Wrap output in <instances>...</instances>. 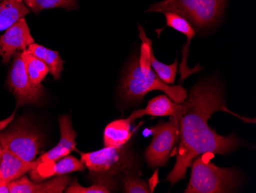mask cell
Returning a JSON list of instances; mask_svg holds the SVG:
<instances>
[{"mask_svg":"<svg viewBox=\"0 0 256 193\" xmlns=\"http://www.w3.org/2000/svg\"><path fill=\"white\" fill-rule=\"evenodd\" d=\"M182 111V104L175 103L166 95H160L150 99L146 108L134 111L128 118L133 122L135 119L144 116H150L154 118L164 116L176 117L181 116Z\"/></svg>","mask_w":256,"mask_h":193,"instance_id":"obj_13","label":"cell"},{"mask_svg":"<svg viewBox=\"0 0 256 193\" xmlns=\"http://www.w3.org/2000/svg\"><path fill=\"white\" fill-rule=\"evenodd\" d=\"M80 161L90 172L102 178H108L122 172L128 173L134 168L133 158L124 146L104 147L94 152H80Z\"/></svg>","mask_w":256,"mask_h":193,"instance_id":"obj_5","label":"cell"},{"mask_svg":"<svg viewBox=\"0 0 256 193\" xmlns=\"http://www.w3.org/2000/svg\"><path fill=\"white\" fill-rule=\"evenodd\" d=\"M2 152H4V149H2V146L0 145V162L2 160Z\"/></svg>","mask_w":256,"mask_h":193,"instance_id":"obj_25","label":"cell"},{"mask_svg":"<svg viewBox=\"0 0 256 193\" xmlns=\"http://www.w3.org/2000/svg\"><path fill=\"white\" fill-rule=\"evenodd\" d=\"M86 165L76 157L66 155L58 161L51 168V171L46 172L42 178H48L52 175H63L73 172H82L86 169Z\"/></svg>","mask_w":256,"mask_h":193,"instance_id":"obj_20","label":"cell"},{"mask_svg":"<svg viewBox=\"0 0 256 193\" xmlns=\"http://www.w3.org/2000/svg\"><path fill=\"white\" fill-rule=\"evenodd\" d=\"M0 193H10L8 184L4 183L2 181H0Z\"/></svg>","mask_w":256,"mask_h":193,"instance_id":"obj_24","label":"cell"},{"mask_svg":"<svg viewBox=\"0 0 256 193\" xmlns=\"http://www.w3.org/2000/svg\"><path fill=\"white\" fill-rule=\"evenodd\" d=\"M112 187L113 185L108 178H102L97 183L90 187H84L79 185L76 178L70 186L64 190L67 193H109L112 192Z\"/></svg>","mask_w":256,"mask_h":193,"instance_id":"obj_22","label":"cell"},{"mask_svg":"<svg viewBox=\"0 0 256 193\" xmlns=\"http://www.w3.org/2000/svg\"><path fill=\"white\" fill-rule=\"evenodd\" d=\"M28 14L30 9L23 0H4L0 3V32L6 31Z\"/></svg>","mask_w":256,"mask_h":193,"instance_id":"obj_16","label":"cell"},{"mask_svg":"<svg viewBox=\"0 0 256 193\" xmlns=\"http://www.w3.org/2000/svg\"><path fill=\"white\" fill-rule=\"evenodd\" d=\"M140 37L143 41L140 54L130 62L122 79L120 95L126 101H140L151 91L164 93L175 103L182 104L188 99V92L181 86L168 85L152 70L148 60V39L140 27Z\"/></svg>","mask_w":256,"mask_h":193,"instance_id":"obj_2","label":"cell"},{"mask_svg":"<svg viewBox=\"0 0 256 193\" xmlns=\"http://www.w3.org/2000/svg\"><path fill=\"white\" fill-rule=\"evenodd\" d=\"M58 122L61 132L60 142L53 149L43 154L37 159L38 165L47 166L50 164L54 163L76 149V138L77 133L72 126L70 116H61Z\"/></svg>","mask_w":256,"mask_h":193,"instance_id":"obj_10","label":"cell"},{"mask_svg":"<svg viewBox=\"0 0 256 193\" xmlns=\"http://www.w3.org/2000/svg\"><path fill=\"white\" fill-rule=\"evenodd\" d=\"M26 50L30 54L40 59L48 66L50 73L52 75L54 80L60 79L63 70L64 61L62 60L57 52L34 43L30 45Z\"/></svg>","mask_w":256,"mask_h":193,"instance_id":"obj_17","label":"cell"},{"mask_svg":"<svg viewBox=\"0 0 256 193\" xmlns=\"http://www.w3.org/2000/svg\"><path fill=\"white\" fill-rule=\"evenodd\" d=\"M148 60H149V63L152 70L164 83L168 85H174L178 70V59L171 65H166L165 63H161L155 58L151 40L148 39Z\"/></svg>","mask_w":256,"mask_h":193,"instance_id":"obj_18","label":"cell"},{"mask_svg":"<svg viewBox=\"0 0 256 193\" xmlns=\"http://www.w3.org/2000/svg\"><path fill=\"white\" fill-rule=\"evenodd\" d=\"M34 40L30 33L25 17L20 19L6 30L0 37V56L2 63L7 64L16 53L25 51Z\"/></svg>","mask_w":256,"mask_h":193,"instance_id":"obj_9","label":"cell"},{"mask_svg":"<svg viewBox=\"0 0 256 193\" xmlns=\"http://www.w3.org/2000/svg\"><path fill=\"white\" fill-rule=\"evenodd\" d=\"M124 192L150 193L153 188L144 180L140 179L135 175H126L123 178Z\"/></svg>","mask_w":256,"mask_h":193,"instance_id":"obj_23","label":"cell"},{"mask_svg":"<svg viewBox=\"0 0 256 193\" xmlns=\"http://www.w3.org/2000/svg\"><path fill=\"white\" fill-rule=\"evenodd\" d=\"M225 6L226 0H164L151 5L146 13H174L202 30L216 24Z\"/></svg>","mask_w":256,"mask_h":193,"instance_id":"obj_4","label":"cell"},{"mask_svg":"<svg viewBox=\"0 0 256 193\" xmlns=\"http://www.w3.org/2000/svg\"><path fill=\"white\" fill-rule=\"evenodd\" d=\"M38 165L37 160L26 162L14 154L4 150L2 160L0 162V181L8 184L21 178L26 172L36 168Z\"/></svg>","mask_w":256,"mask_h":193,"instance_id":"obj_14","label":"cell"},{"mask_svg":"<svg viewBox=\"0 0 256 193\" xmlns=\"http://www.w3.org/2000/svg\"><path fill=\"white\" fill-rule=\"evenodd\" d=\"M2 1H4V0H0V3L2 2Z\"/></svg>","mask_w":256,"mask_h":193,"instance_id":"obj_26","label":"cell"},{"mask_svg":"<svg viewBox=\"0 0 256 193\" xmlns=\"http://www.w3.org/2000/svg\"><path fill=\"white\" fill-rule=\"evenodd\" d=\"M69 183L70 178L64 175L42 183H34L23 176L10 182L8 187L10 193H62Z\"/></svg>","mask_w":256,"mask_h":193,"instance_id":"obj_12","label":"cell"},{"mask_svg":"<svg viewBox=\"0 0 256 193\" xmlns=\"http://www.w3.org/2000/svg\"><path fill=\"white\" fill-rule=\"evenodd\" d=\"M162 14L165 16V19H166V27H170L186 37V44L182 49V59L179 70L180 73V81L182 82L188 76L202 70V68L199 66H196L194 69H190L188 66V53H189L191 41L195 37L196 31L194 30V27L190 24L188 20L178 14L170 12L164 13Z\"/></svg>","mask_w":256,"mask_h":193,"instance_id":"obj_11","label":"cell"},{"mask_svg":"<svg viewBox=\"0 0 256 193\" xmlns=\"http://www.w3.org/2000/svg\"><path fill=\"white\" fill-rule=\"evenodd\" d=\"M180 116L171 117L168 122H160L150 128L153 138L145 150V160L151 168L168 164L171 151L180 139L179 122Z\"/></svg>","mask_w":256,"mask_h":193,"instance_id":"obj_6","label":"cell"},{"mask_svg":"<svg viewBox=\"0 0 256 193\" xmlns=\"http://www.w3.org/2000/svg\"><path fill=\"white\" fill-rule=\"evenodd\" d=\"M132 123L129 118L110 122L104 131V147L119 148L124 146L133 134L130 129Z\"/></svg>","mask_w":256,"mask_h":193,"instance_id":"obj_15","label":"cell"},{"mask_svg":"<svg viewBox=\"0 0 256 193\" xmlns=\"http://www.w3.org/2000/svg\"><path fill=\"white\" fill-rule=\"evenodd\" d=\"M0 145L4 150L26 162L34 161L42 146L40 135L23 125L0 132Z\"/></svg>","mask_w":256,"mask_h":193,"instance_id":"obj_7","label":"cell"},{"mask_svg":"<svg viewBox=\"0 0 256 193\" xmlns=\"http://www.w3.org/2000/svg\"><path fill=\"white\" fill-rule=\"evenodd\" d=\"M190 166V179L185 193L232 192L240 182L234 168L217 166L210 162L208 154L194 158Z\"/></svg>","mask_w":256,"mask_h":193,"instance_id":"obj_3","label":"cell"},{"mask_svg":"<svg viewBox=\"0 0 256 193\" xmlns=\"http://www.w3.org/2000/svg\"><path fill=\"white\" fill-rule=\"evenodd\" d=\"M23 2L36 14H40L42 10L47 9L74 10L78 7L77 0H23Z\"/></svg>","mask_w":256,"mask_h":193,"instance_id":"obj_21","label":"cell"},{"mask_svg":"<svg viewBox=\"0 0 256 193\" xmlns=\"http://www.w3.org/2000/svg\"><path fill=\"white\" fill-rule=\"evenodd\" d=\"M14 57V64L7 79V84L16 98L17 107L38 103L43 95V86L34 84L28 77L22 52L16 53Z\"/></svg>","mask_w":256,"mask_h":193,"instance_id":"obj_8","label":"cell"},{"mask_svg":"<svg viewBox=\"0 0 256 193\" xmlns=\"http://www.w3.org/2000/svg\"><path fill=\"white\" fill-rule=\"evenodd\" d=\"M182 105L179 144L174 155L176 156V163L166 178L172 185L184 178L188 168L197 156L204 154L228 155L240 145V140L235 135H220L210 127L208 121L214 112L222 111L245 122H256L254 119H245L231 112L226 106L220 85L211 79L196 85L188 99Z\"/></svg>","mask_w":256,"mask_h":193,"instance_id":"obj_1","label":"cell"},{"mask_svg":"<svg viewBox=\"0 0 256 193\" xmlns=\"http://www.w3.org/2000/svg\"><path fill=\"white\" fill-rule=\"evenodd\" d=\"M22 55L25 61L27 73L31 81L36 85L41 84V82L50 73L48 66L41 60L28 53L27 50L22 52Z\"/></svg>","mask_w":256,"mask_h":193,"instance_id":"obj_19","label":"cell"}]
</instances>
